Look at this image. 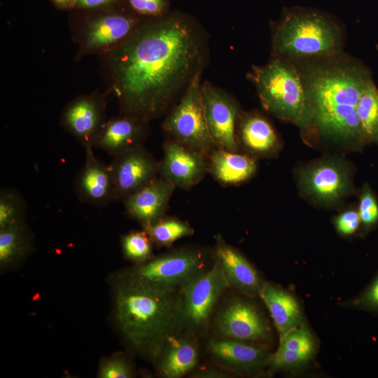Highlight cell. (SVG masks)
Segmentation results:
<instances>
[{"label":"cell","mask_w":378,"mask_h":378,"mask_svg":"<svg viewBox=\"0 0 378 378\" xmlns=\"http://www.w3.org/2000/svg\"><path fill=\"white\" fill-rule=\"evenodd\" d=\"M108 53L113 88L123 114L146 122L160 115L202 74L208 46L195 20L169 12L144 19Z\"/></svg>","instance_id":"obj_1"},{"label":"cell","mask_w":378,"mask_h":378,"mask_svg":"<svg viewBox=\"0 0 378 378\" xmlns=\"http://www.w3.org/2000/svg\"><path fill=\"white\" fill-rule=\"evenodd\" d=\"M180 289L126 274L115 290V317L127 341L156 359L166 342L179 329Z\"/></svg>","instance_id":"obj_2"},{"label":"cell","mask_w":378,"mask_h":378,"mask_svg":"<svg viewBox=\"0 0 378 378\" xmlns=\"http://www.w3.org/2000/svg\"><path fill=\"white\" fill-rule=\"evenodd\" d=\"M329 15L314 9H286L273 35L276 57L292 59L325 58L337 54L341 33Z\"/></svg>","instance_id":"obj_3"},{"label":"cell","mask_w":378,"mask_h":378,"mask_svg":"<svg viewBox=\"0 0 378 378\" xmlns=\"http://www.w3.org/2000/svg\"><path fill=\"white\" fill-rule=\"evenodd\" d=\"M255 83L262 106L276 117L304 126L312 120L301 72L290 60L279 57L254 67Z\"/></svg>","instance_id":"obj_4"},{"label":"cell","mask_w":378,"mask_h":378,"mask_svg":"<svg viewBox=\"0 0 378 378\" xmlns=\"http://www.w3.org/2000/svg\"><path fill=\"white\" fill-rule=\"evenodd\" d=\"M229 286L219 260L179 290V328L193 332L204 330L219 298Z\"/></svg>","instance_id":"obj_5"},{"label":"cell","mask_w":378,"mask_h":378,"mask_svg":"<svg viewBox=\"0 0 378 378\" xmlns=\"http://www.w3.org/2000/svg\"><path fill=\"white\" fill-rule=\"evenodd\" d=\"M201 74L183 91L179 102L164 120L162 128L174 140L204 155L215 146L207 130L202 103Z\"/></svg>","instance_id":"obj_6"},{"label":"cell","mask_w":378,"mask_h":378,"mask_svg":"<svg viewBox=\"0 0 378 378\" xmlns=\"http://www.w3.org/2000/svg\"><path fill=\"white\" fill-rule=\"evenodd\" d=\"M204 253L183 248L153 259L133 268L127 274L158 285L181 289L206 270Z\"/></svg>","instance_id":"obj_7"},{"label":"cell","mask_w":378,"mask_h":378,"mask_svg":"<svg viewBox=\"0 0 378 378\" xmlns=\"http://www.w3.org/2000/svg\"><path fill=\"white\" fill-rule=\"evenodd\" d=\"M214 326L221 337L244 342H262L270 337L267 320L252 302L232 298L219 309Z\"/></svg>","instance_id":"obj_8"},{"label":"cell","mask_w":378,"mask_h":378,"mask_svg":"<svg viewBox=\"0 0 378 378\" xmlns=\"http://www.w3.org/2000/svg\"><path fill=\"white\" fill-rule=\"evenodd\" d=\"M202 103L207 130L216 147L236 152L238 107L222 90L206 81L201 85Z\"/></svg>","instance_id":"obj_9"},{"label":"cell","mask_w":378,"mask_h":378,"mask_svg":"<svg viewBox=\"0 0 378 378\" xmlns=\"http://www.w3.org/2000/svg\"><path fill=\"white\" fill-rule=\"evenodd\" d=\"M159 167L142 146L114 156L109 167L116 200L123 201L155 180Z\"/></svg>","instance_id":"obj_10"},{"label":"cell","mask_w":378,"mask_h":378,"mask_svg":"<svg viewBox=\"0 0 378 378\" xmlns=\"http://www.w3.org/2000/svg\"><path fill=\"white\" fill-rule=\"evenodd\" d=\"M144 19L125 13L102 15L90 22L85 30L82 54L108 53L122 43Z\"/></svg>","instance_id":"obj_11"},{"label":"cell","mask_w":378,"mask_h":378,"mask_svg":"<svg viewBox=\"0 0 378 378\" xmlns=\"http://www.w3.org/2000/svg\"><path fill=\"white\" fill-rule=\"evenodd\" d=\"M203 156L174 139L168 141L164 145V155L159 167L160 176L174 188H190L205 175L206 167Z\"/></svg>","instance_id":"obj_12"},{"label":"cell","mask_w":378,"mask_h":378,"mask_svg":"<svg viewBox=\"0 0 378 378\" xmlns=\"http://www.w3.org/2000/svg\"><path fill=\"white\" fill-rule=\"evenodd\" d=\"M105 99L96 95L77 97L64 108L61 125L85 148L92 147L104 122Z\"/></svg>","instance_id":"obj_13"},{"label":"cell","mask_w":378,"mask_h":378,"mask_svg":"<svg viewBox=\"0 0 378 378\" xmlns=\"http://www.w3.org/2000/svg\"><path fill=\"white\" fill-rule=\"evenodd\" d=\"M209 353L221 368L242 374H256L269 367L271 354L244 341L221 337L212 340Z\"/></svg>","instance_id":"obj_14"},{"label":"cell","mask_w":378,"mask_h":378,"mask_svg":"<svg viewBox=\"0 0 378 378\" xmlns=\"http://www.w3.org/2000/svg\"><path fill=\"white\" fill-rule=\"evenodd\" d=\"M74 190L80 201L93 206H105L116 200L109 165L95 157L92 147L85 148V163L75 178Z\"/></svg>","instance_id":"obj_15"},{"label":"cell","mask_w":378,"mask_h":378,"mask_svg":"<svg viewBox=\"0 0 378 378\" xmlns=\"http://www.w3.org/2000/svg\"><path fill=\"white\" fill-rule=\"evenodd\" d=\"M215 239L216 258L221 265L229 286L248 297L259 296L265 281L256 270L220 234L216 235Z\"/></svg>","instance_id":"obj_16"},{"label":"cell","mask_w":378,"mask_h":378,"mask_svg":"<svg viewBox=\"0 0 378 378\" xmlns=\"http://www.w3.org/2000/svg\"><path fill=\"white\" fill-rule=\"evenodd\" d=\"M316 349V342L307 325L290 330L280 337L276 351L271 354V371H298L309 363Z\"/></svg>","instance_id":"obj_17"},{"label":"cell","mask_w":378,"mask_h":378,"mask_svg":"<svg viewBox=\"0 0 378 378\" xmlns=\"http://www.w3.org/2000/svg\"><path fill=\"white\" fill-rule=\"evenodd\" d=\"M174 186L162 178H155L123 200L127 214L144 227L164 217Z\"/></svg>","instance_id":"obj_18"},{"label":"cell","mask_w":378,"mask_h":378,"mask_svg":"<svg viewBox=\"0 0 378 378\" xmlns=\"http://www.w3.org/2000/svg\"><path fill=\"white\" fill-rule=\"evenodd\" d=\"M144 122L125 114L105 120L92 148L101 149L114 157L141 146L146 136Z\"/></svg>","instance_id":"obj_19"},{"label":"cell","mask_w":378,"mask_h":378,"mask_svg":"<svg viewBox=\"0 0 378 378\" xmlns=\"http://www.w3.org/2000/svg\"><path fill=\"white\" fill-rule=\"evenodd\" d=\"M301 185L305 192L323 202L341 198L348 190L349 178L346 171L335 162H324L304 171Z\"/></svg>","instance_id":"obj_20"},{"label":"cell","mask_w":378,"mask_h":378,"mask_svg":"<svg viewBox=\"0 0 378 378\" xmlns=\"http://www.w3.org/2000/svg\"><path fill=\"white\" fill-rule=\"evenodd\" d=\"M273 319L279 338L304 323L301 307L289 292L265 282L259 293Z\"/></svg>","instance_id":"obj_21"},{"label":"cell","mask_w":378,"mask_h":378,"mask_svg":"<svg viewBox=\"0 0 378 378\" xmlns=\"http://www.w3.org/2000/svg\"><path fill=\"white\" fill-rule=\"evenodd\" d=\"M158 360V371L162 377L179 378L187 374L196 365L198 351L194 340L174 335L164 345Z\"/></svg>","instance_id":"obj_22"},{"label":"cell","mask_w":378,"mask_h":378,"mask_svg":"<svg viewBox=\"0 0 378 378\" xmlns=\"http://www.w3.org/2000/svg\"><path fill=\"white\" fill-rule=\"evenodd\" d=\"M253 159L242 154L218 148L212 151L209 168L211 174L224 184H236L250 178L255 172Z\"/></svg>","instance_id":"obj_23"},{"label":"cell","mask_w":378,"mask_h":378,"mask_svg":"<svg viewBox=\"0 0 378 378\" xmlns=\"http://www.w3.org/2000/svg\"><path fill=\"white\" fill-rule=\"evenodd\" d=\"M239 136L250 150L267 153L277 146V136L270 122L258 114L244 116L239 123Z\"/></svg>","instance_id":"obj_24"},{"label":"cell","mask_w":378,"mask_h":378,"mask_svg":"<svg viewBox=\"0 0 378 378\" xmlns=\"http://www.w3.org/2000/svg\"><path fill=\"white\" fill-rule=\"evenodd\" d=\"M31 248V236L24 223L0 229V265L19 261Z\"/></svg>","instance_id":"obj_25"},{"label":"cell","mask_w":378,"mask_h":378,"mask_svg":"<svg viewBox=\"0 0 378 378\" xmlns=\"http://www.w3.org/2000/svg\"><path fill=\"white\" fill-rule=\"evenodd\" d=\"M356 109L365 140L378 142V89L372 78L365 85Z\"/></svg>","instance_id":"obj_26"},{"label":"cell","mask_w":378,"mask_h":378,"mask_svg":"<svg viewBox=\"0 0 378 378\" xmlns=\"http://www.w3.org/2000/svg\"><path fill=\"white\" fill-rule=\"evenodd\" d=\"M151 240L159 246H169L175 241L190 236L193 229L186 223L173 218L162 217L144 227Z\"/></svg>","instance_id":"obj_27"},{"label":"cell","mask_w":378,"mask_h":378,"mask_svg":"<svg viewBox=\"0 0 378 378\" xmlns=\"http://www.w3.org/2000/svg\"><path fill=\"white\" fill-rule=\"evenodd\" d=\"M24 200L15 191L2 189L0 192V229L25 222Z\"/></svg>","instance_id":"obj_28"},{"label":"cell","mask_w":378,"mask_h":378,"mask_svg":"<svg viewBox=\"0 0 378 378\" xmlns=\"http://www.w3.org/2000/svg\"><path fill=\"white\" fill-rule=\"evenodd\" d=\"M152 241L145 230L127 233L122 237L123 253L132 261L144 263L151 259Z\"/></svg>","instance_id":"obj_29"},{"label":"cell","mask_w":378,"mask_h":378,"mask_svg":"<svg viewBox=\"0 0 378 378\" xmlns=\"http://www.w3.org/2000/svg\"><path fill=\"white\" fill-rule=\"evenodd\" d=\"M127 2L133 13L145 19L160 18L170 12L169 0H127Z\"/></svg>","instance_id":"obj_30"},{"label":"cell","mask_w":378,"mask_h":378,"mask_svg":"<svg viewBox=\"0 0 378 378\" xmlns=\"http://www.w3.org/2000/svg\"><path fill=\"white\" fill-rule=\"evenodd\" d=\"M358 212L364 229L368 230L378 223V204L368 186L363 190Z\"/></svg>","instance_id":"obj_31"},{"label":"cell","mask_w":378,"mask_h":378,"mask_svg":"<svg viewBox=\"0 0 378 378\" xmlns=\"http://www.w3.org/2000/svg\"><path fill=\"white\" fill-rule=\"evenodd\" d=\"M100 378H130L133 370L130 361L122 356H115L104 360L99 366Z\"/></svg>","instance_id":"obj_32"},{"label":"cell","mask_w":378,"mask_h":378,"mask_svg":"<svg viewBox=\"0 0 378 378\" xmlns=\"http://www.w3.org/2000/svg\"><path fill=\"white\" fill-rule=\"evenodd\" d=\"M348 304L353 308L378 312V274L370 285Z\"/></svg>","instance_id":"obj_33"},{"label":"cell","mask_w":378,"mask_h":378,"mask_svg":"<svg viewBox=\"0 0 378 378\" xmlns=\"http://www.w3.org/2000/svg\"><path fill=\"white\" fill-rule=\"evenodd\" d=\"M360 224L359 214L355 210H349L342 213L335 221L337 231L344 235L354 234L358 230Z\"/></svg>","instance_id":"obj_34"},{"label":"cell","mask_w":378,"mask_h":378,"mask_svg":"<svg viewBox=\"0 0 378 378\" xmlns=\"http://www.w3.org/2000/svg\"><path fill=\"white\" fill-rule=\"evenodd\" d=\"M118 0H76L75 5L85 9L103 8L115 3Z\"/></svg>","instance_id":"obj_35"},{"label":"cell","mask_w":378,"mask_h":378,"mask_svg":"<svg viewBox=\"0 0 378 378\" xmlns=\"http://www.w3.org/2000/svg\"><path fill=\"white\" fill-rule=\"evenodd\" d=\"M192 377L198 378H219V377H227L228 375L223 370H216V369H204L197 372L192 374Z\"/></svg>","instance_id":"obj_36"},{"label":"cell","mask_w":378,"mask_h":378,"mask_svg":"<svg viewBox=\"0 0 378 378\" xmlns=\"http://www.w3.org/2000/svg\"><path fill=\"white\" fill-rule=\"evenodd\" d=\"M55 4L60 7L67 8L75 5L76 0H52Z\"/></svg>","instance_id":"obj_37"}]
</instances>
